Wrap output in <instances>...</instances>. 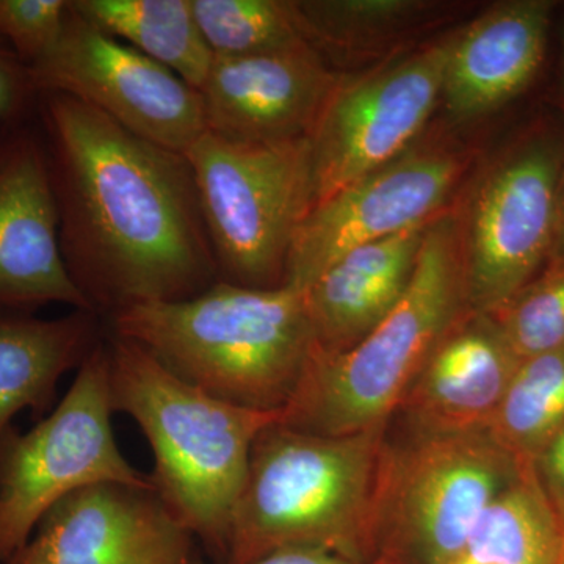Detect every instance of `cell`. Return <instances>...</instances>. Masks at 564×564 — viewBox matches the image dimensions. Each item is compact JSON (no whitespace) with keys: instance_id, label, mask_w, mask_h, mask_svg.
Segmentation results:
<instances>
[{"instance_id":"18","label":"cell","mask_w":564,"mask_h":564,"mask_svg":"<svg viewBox=\"0 0 564 564\" xmlns=\"http://www.w3.org/2000/svg\"><path fill=\"white\" fill-rule=\"evenodd\" d=\"M429 225L345 252L302 292L317 350H347L388 317L410 288Z\"/></svg>"},{"instance_id":"1","label":"cell","mask_w":564,"mask_h":564,"mask_svg":"<svg viewBox=\"0 0 564 564\" xmlns=\"http://www.w3.org/2000/svg\"><path fill=\"white\" fill-rule=\"evenodd\" d=\"M36 122L63 262L93 313L181 302L220 281L185 154L63 93H39Z\"/></svg>"},{"instance_id":"3","label":"cell","mask_w":564,"mask_h":564,"mask_svg":"<svg viewBox=\"0 0 564 564\" xmlns=\"http://www.w3.org/2000/svg\"><path fill=\"white\" fill-rule=\"evenodd\" d=\"M107 322L182 380L251 410H284L315 348L303 293L288 285L218 281L193 299L139 304Z\"/></svg>"},{"instance_id":"27","label":"cell","mask_w":564,"mask_h":564,"mask_svg":"<svg viewBox=\"0 0 564 564\" xmlns=\"http://www.w3.org/2000/svg\"><path fill=\"white\" fill-rule=\"evenodd\" d=\"M36 102L31 68L0 40V126L35 120Z\"/></svg>"},{"instance_id":"7","label":"cell","mask_w":564,"mask_h":564,"mask_svg":"<svg viewBox=\"0 0 564 564\" xmlns=\"http://www.w3.org/2000/svg\"><path fill=\"white\" fill-rule=\"evenodd\" d=\"M184 154L220 281L280 288L293 237L314 207L310 139L254 143L206 132Z\"/></svg>"},{"instance_id":"25","label":"cell","mask_w":564,"mask_h":564,"mask_svg":"<svg viewBox=\"0 0 564 564\" xmlns=\"http://www.w3.org/2000/svg\"><path fill=\"white\" fill-rule=\"evenodd\" d=\"M519 359L564 348V267L534 278L492 315Z\"/></svg>"},{"instance_id":"20","label":"cell","mask_w":564,"mask_h":564,"mask_svg":"<svg viewBox=\"0 0 564 564\" xmlns=\"http://www.w3.org/2000/svg\"><path fill=\"white\" fill-rule=\"evenodd\" d=\"M564 521L533 464L486 507L451 564H560Z\"/></svg>"},{"instance_id":"16","label":"cell","mask_w":564,"mask_h":564,"mask_svg":"<svg viewBox=\"0 0 564 564\" xmlns=\"http://www.w3.org/2000/svg\"><path fill=\"white\" fill-rule=\"evenodd\" d=\"M521 361L492 315L466 311L430 352L395 414L410 433L488 430Z\"/></svg>"},{"instance_id":"28","label":"cell","mask_w":564,"mask_h":564,"mask_svg":"<svg viewBox=\"0 0 564 564\" xmlns=\"http://www.w3.org/2000/svg\"><path fill=\"white\" fill-rule=\"evenodd\" d=\"M538 480L564 521V429L533 459Z\"/></svg>"},{"instance_id":"29","label":"cell","mask_w":564,"mask_h":564,"mask_svg":"<svg viewBox=\"0 0 564 564\" xmlns=\"http://www.w3.org/2000/svg\"><path fill=\"white\" fill-rule=\"evenodd\" d=\"M193 564H232V563H203ZM242 564H355L340 558V556L328 554V552L313 551V549H291V551L274 552L254 562Z\"/></svg>"},{"instance_id":"31","label":"cell","mask_w":564,"mask_h":564,"mask_svg":"<svg viewBox=\"0 0 564 564\" xmlns=\"http://www.w3.org/2000/svg\"><path fill=\"white\" fill-rule=\"evenodd\" d=\"M560 564H564V556H563L562 563H560Z\"/></svg>"},{"instance_id":"19","label":"cell","mask_w":564,"mask_h":564,"mask_svg":"<svg viewBox=\"0 0 564 564\" xmlns=\"http://www.w3.org/2000/svg\"><path fill=\"white\" fill-rule=\"evenodd\" d=\"M102 339L101 315L93 311L57 318L0 314V436L22 411H51L58 381L77 372Z\"/></svg>"},{"instance_id":"14","label":"cell","mask_w":564,"mask_h":564,"mask_svg":"<svg viewBox=\"0 0 564 564\" xmlns=\"http://www.w3.org/2000/svg\"><path fill=\"white\" fill-rule=\"evenodd\" d=\"M47 304L91 311L70 281L46 148L35 120L0 126V314Z\"/></svg>"},{"instance_id":"11","label":"cell","mask_w":564,"mask_h":564,"mask_svg":"<svg viewBox=\"0 0 564 564\" xmlns=\"http://www.w3.org/2000/svg\"><path fill=\"white\" fill-rule=\"evenodd\" d=\"M36 90L95 107L140 139L184 154L207 132L202 95L147 55L107 35L74 10L61 36L29 66Z\"/></svg>"},{"instance_id":"22","label":"cell","mask_w":564,"mask_h":564,"mask_svg":"<svg viewBox=\"0 0 564 564\" xmlns=\"http://www.w3.org/2000/svg\"><path fill=\"white\" fill-rule=\"evenodd\" d=\"M564 429V348L522 359L489 433L524 463Z\"/></svg>"},{"instance_id":"12","label":"cell","mask_w":564,"mask_h":564,"mask_svg":"<svg viewBox=\"0 0 564 564\" xmlns=\"http://www.w3.org/2000/svg\"><path fill=\"white\" fill-rule=\"evenodd\" d=\"M464 169L452 148L408 150L315 204L293 237L282 285L304 292L345 252L432 221Z\"/></svg>"},{"instance_id":"17","label":"cell","mask_w":564,"mask_h":564,"mask_svg":"<svg viewBox=\"0 0 564 564\" xmlns=\"http://www.w3.org/2000/svg\"><path fill=\"white\" fill-rule=\"evenodd\" d=\"M552 10L551 0H510L456 32L441 95L452 120H477L525 90L544 61Z\"/></svg>"},{"instance_id":"6","label":"cell","mask_w":564,"mask_h":564,"mask_svg":"<svg viewBox=\"0 0 564 564\" xmlns=\"http://www.w3.org/2000/svg\"><path fill=\"white\" fill-rule=\"evenodd\" d=\"M525 464L489 430L386 437L373 564H451L489 503Z\"/></svg>"},{"instance_id":"30","label":"cell","mask_w":564,"mask_h":564,"mask_svg":"<svg viewBox=\"0 0 564 564\" xmlns=\"http://www.w3.org/2000/svg\"><path fill=\"white\" fill-rule=\"evenodd\" d=\"M564 267V169L560 177L558 193H556L554 234H552L551 252H549L547 269Z\"/></svg>"},{"instance_id":"8","label":"cell","mask_w":564,"mask_h":564,"mask_svg":"<svg viewBox=\"0 0 564 564\" xmlns=\"http://www.w3.org/2000/svg\"><path fill=\"white\" fill-rule=\"evenodd\" d=\"M107 337L77 370L57 408L29 432L0 436V564L31 540L54 505L104 481L150 485L126 459L111 426Z\"/></svg>"},{"instance_id":"13","label":"cell","mask_w":564,"mask_h":564,"mask_svg":"<svg viewBox=\"0 0 564 564\" xmlns=\"http://www.w3.org/2000/svg\"><path fill=\"white\" fill-rule=\"evenodd\" d=\"M193 540L154 485L104 481L54 505L6 564H193Z\"/></svg>"},{"instance_id":"24","label":"cell","mask_w":564,"mask_h":564,"mask_svg":"<svg viewBox=\"0 0 564 564\" xmlns=\"http://www.w3.org/2000/svg\"><path fill=\"white\" fill-rule=\"evenodd\" d=\"M436 3L417 0H314L299 2L311 43L322 52L350 51L391 41L425 20Z\"/></svg>"},{"instance_id":"4","label":"cell","mask_w":564,"mask_h":564,"mask_svg":"<svg viewBox=\"0 0 564 564\" xmlns=\"http://www.w3.org/2000/svg\"><path fill=\"white\" fill-rule=\"evenodd\" d=\"M389 426L326 436L274 423L252 445L225 563L313 549L373 564L378 477Z\"/></svg>"},{"instance_id":"5","label":"cell","mask_w":564,"mask_h":564,"mask_svg":"<svg viewBox=\"0 0 564 564\" xmlns=\"http://www.w3.org/2000/svg\"><path fill=\"white\" fill-rule=\"evenodd\" d=\"M466 311L462 225L443 212L426 228L399 304L347 350L314 348L281 425L326 436L389 426L423 362Z\"/></svg>"},{"instance_id":"2","label":"cell","mask_w":564,"mask_h":564,"mask_svg":"<svg viewBox=\"0 0 564 564\" xmlns=\"http://www.w3.org/2000/svg\"><path fill=\"white\" fill-rule=\"evenodd\" d=\"M107 351L111 406L131 415L150 443L155 491L192 536L225 563L252 445L281 422V411L217 399L166 369L147 348L113 334Z\"/></svg>"},{"instance_id":"9","label":"cell","mask_w":564,"mask_h":564,"mask_svg":"<svg viewBox=\"0 0 564 564\" xmlns=\"http://www.w3.org/2000/svg\"><path fill=\"white\" fill-rule=\"evenodd\" d=\"M564 140L534 133L484 174L462 225L464 285L473 313L502 311L547 265Z\"/></svg>"},{"instance_id":"21","label":"cell","mask_w":564,"mask_h":564,"mask_svg":"<svg viewBox=\"0 0 564 564\" xmlns=\"http://www.w3.org/2000/svg\"><path fill=\"white\" fill-rule=\"evenodd\" d=\"M99 31L165 66L199 91L214 63L192 0H70Z\"/></svg>"},{"instance_id":"15","label":"cell","mask_w":564,"mask_h":564,"mask_svg":"<svg viewBox=\"0 0 564 564\" xmlns=\"http://www.w3.org/2000/svg\"><path fill=\"white\" fill-rule=\"evenodd\" d=\"M340 80L314 46L215 57L199 88L207 132L254 143L310 139Z\"/></svg>"},{"instance_id":"23","label":"cell","mask_w":564,"mask_h":564,"mask_svg":"<svg viewBox=\"0 0 564 564\" xmlns=\"http://www.w3.org/2000/svg\"><path fill=\"white\" fill-rule=\"evenodd\" d=\"M193 13L215 57L313 46L299 2L192 0Z\"/></svg>"},{"instance_id":"10","label":"cell","mask_w":564,"mask_h":564,"mask_svg":"<svg viewBox=\"0 0 564 564\" xmlns=\"http://www.w3.org/2000/svg\"><path fill=\"white\" fill-rule=\"evenodd\" d=\"M455 33L343 80L310 135L314 206L410 150L443 95Z\"/></svg>"},{"instance_id":"26","label":"cell","mask_w":564,"mask_h":564,"mask_svg":"<svg viewBox=\"0 0 564 564\" xmlns=\"http://www.w3.org/2000/svg\"><path fill=\"white\" fill-rule=\"evenodd\" d=\"M68 9L69 0H0V40L35 65L61 36Z\"/></svg>"}]
</instances>
